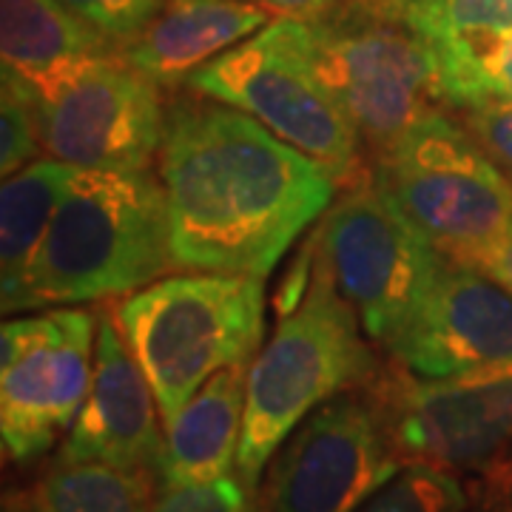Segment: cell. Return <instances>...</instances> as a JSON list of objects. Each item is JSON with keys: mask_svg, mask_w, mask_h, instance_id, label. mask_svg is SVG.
<instances>
[{"mask_svg": "<svg viewBox=\"0 0 512 512\" xmlns=\"http://www.w3.org/2000/svg\"><path fill=\"white\" fill-rule=\"evenodd\" d=\"M157 180L174 268L259 279L328 211L339 185L308 154L217 100L168 114Z\"/></svg>", "mask_w": 512, "mask_h": 512, "instance_id": "1", "label": "cell"}, {"mask_svg": "<svg viewBox=\"0 0 512 512\" xmlns=\"http://www.w3.org/2000/svg\"><path fill=\"white\" fill-rule=\"evenodd\" d=\"M168 268L174 254L160 180L77 168L29 282V311L131 296Z\"/></svg>", "mask_w": 512, "mask_h": 512, "instance_id": "2", "label": "cell"}, {"mask_svg": "<svg viewBox=\"0 0 512 512\" xmlns=\"http://www.w3.org/2000/svg\"><path fill=\"white\" fill-rule=\"evenodd\" d=\"M379 373L367 333L339 293L313 242L308 288L279 313L276 330L256 353L245 382V424L237 473L254 490L293 430L339 393Z\"/></svg>", "mask_w": 512, "mask_h": 512, "instance_id": "3", "label": "cell"}, {"mask_svg": "<svg viewBox=\"0 0 512 512\" xmlns=\"http://www.w3.org/2000/svg\"><path fill=\"white\" fill-rule=\"evenodd\" d=\"M120 333L148 376L163 421L231 365H251L265 325L259 276L188 271L163 276L114 308Z\"/></svg>", "mask_w": 512, "mask_h": 512, "instance_id": "4", "label": "cell"}, {"mask_svg": "<svg viewBox=\"0 0 512 512\" xmlns=\"http://www.w3.org/2000/svg\"><path fill=\"white\" fill-rule=\"evenodd\" d=\"M271 29L376 157L439 109L436 52L404 20L362 9L333 20L276 18Z\"/></svg>", "mask_w": 512, "mask_h": 512, "instance_id": "5", "label": "cell"}, {"mask_svg": "<svg viewBox=\"0 0 512 512\" xmlns=\"http://www.w3.org/2000/svg\"><path fill=\"white\" fill-rule=\"evenodd\" d=\"M373 180L450 262L470 265L512 225V183L441 109L384 151Z\"/></svg>", "mask_w": 512, "mask_h": 512, "instance_id": "6", "label": "cell"}, {"mask_svg": "<svg viewBox=\"0 0 512 512\" xmlns=\"http://www.w3.org/2000/svg\"><path fill=\"white\" fill-rule=\"evenodd\" d=\"M313 242L367 339L384 348L410 322L444 262L376 180H353Z\"/></svg>", "mask_w": 512, "mask_h": 512, "instance_id": "7", "label": "cell"}, {"mask_svg": "<svg viewBox=\"0 0 512 512\" xmlns=\"http://www.w3.org/2000/svg\"><path fill=\"white\" fill-rule=\"evenodd\" d=\"M97 313L46 308L3 322L0 439L6 461H32L72 430L89 393Z\"/></svg>", "mask_w": 512, "mask_h": 512, "instance_id": "8", "label": "cell"}, {"mask_svg": "<svg viewBox=\"0 0 512 512\" xmlns=\"http://www.w3.org/2000/svg\"><path fill=\"white\" fill-rule=\"evenodd\" d=\"M43 151L86 171H148L168 114L160 83L123 55L94 57L35 94Z\"/></svg>", "mask_w": 512, "mask_h": 512, "instance_id": "9", "label": "cell"}, {"mask_svg": "<svg viewBox=\"0 0 512 512\" xmlns=\"http://www.w3.org/2000/svg\"><path fill=\"white\" fill-rule=\"evenodd\" d=\"M191 92L245 111L279 140L308 154L336 183L359 180V134L313 74L276 37L271 23L202 66Z\"/></svg>", "mask_w": 512, "mask_h": 512, "instance_id": "10", "label": "cell"}, {"mask_svg": "<svg viewBox=\"0 0 512 512\" xmlns=\"http://www.w3.org/2000/svg\"><path fill=\"white\" fill-rule=\"evenodd\" d=\"M404 467L370 393H339L276 450L262 512H356Z\"/></svg>", "mask_w": 512, "mask_h": 512, "instance_id": "11", "label": "cell"}, {"mask_svg": "<svg viewBox=\"0 0 512 512\" xmlns=\"http://www.w3.org/2000/svg\"><path fill=\"white\" fill-rule=\"evenodd\" d=\"M402 461L450 473L487 470L512 444V370L458 379H419L407 370L367 382Z\"/></svg>", "mask_w": 512, "mask_h": 512, "instance_id": "12", "label": "cell"}, {"mask_svg": "<svg viewBox=\"0 0 512 512\" xmlns=\"http://www.w3.org/2000/svg\"><path fill=\"white\" fill-rule=\"evenodd\" d=\"M387 353L419 379L510 373L512 293L473 265L444 259Z\"/></svg>", "mask_w": 512, "mask_h": 512, "instance_id": "13", "label": "cell"}, {"mask_svg": "<svg viewBox=\"0 0 512 512\" xmlns=\"http://www.w3.org/2000/svg\"><path fill=\"white\" fill-rule=\"evenodd\" d=\"M160 419L157 396L114 313L100 311L92 384L57 458L157 470L165 441Z\"/></svg>", "mask_w": 512, "mask_h": 512, "instance_id": "14", "label": "cell"}, {"mask_svg": "<svg viewBox=\"0 0 512 512\" xmlns=\"http://www.w3.org/2000/svg\"><path fill=\"white\" fill-rule=\"evenodd\" d=\"M268 23L271 12L248 0H163L157 18L123 46V57L160 86H174Z\"/></svg>", "mask_w": 512, "mask_h": 512, "instance_id": "15", "label": "cell"}, {"mask_svg": "<svg viewBox=\"0 0 512 512\" xmlns=\"http://www.w3.org/2000/svg\"><path fill=\"white\" fill-rule=\"evenodd\" d=\"M248 367L231 365L220 370L183 404L174 419L165 421L163 453L157 464L163 490L231 476L245 424Z\"/></svg>", "mask_w": 512, "mask_h": 512, "instance_id": "16", "label": "cell"}, {"mask_svg": "<svg viewBox=\"0 0 512 512\" xmlns=\"http://www.w3.org/2000/svg\"><path fill=\"white\" fill-rule=\"evenodd\" d=\"M114 40L60 0H0L3 72L40 94L94 57L114 55Z\"/></svg>", "mask_w": 512, "mask_h": 512, "instance_id": "17", "label": "cell"}, {"mask_svg": "<svg viewBox=\"0 0 512 512\" xmlns=\"http://www.w3.org/2000/svg\"><path fill=\"white\" fill-rule=\"evenodd\" d=\"M74 165L52 157L35 160L18 174L3 177L0 188V279H3V311H29V282L49 228L72 183Z\"/></svg>", "mask_w": 512, "mask_h": 512, "instance_id": "18", "label": "cell"}, {"mask_svg": "<svg viewBox=\"0 0 512 512\" xmlns=\"http://www.w3.org/2000/svg\"><path fill=\"white\" fill-rule=\"evenodd\" d=\"M154 476L157 470L57 458L29 498L35 512H151Z\"/></svg>", "mask_w": 512, "mask_h": 512, "instance_id": "19", "label": "cell"}, {"mask_svg": "<svg viewBox=\"0 0 512 512\" xmlns=\"http://www.w3.org/2000/svg\"><path fill=\"white\" fill-rule=\"evenodd\" d=\"M439 60L441 103L467 111L487 100L512 103V32L430 46Z\"/></svg>", "mask_w": 512, "mask_h": 512, "instance_id": "20", "label": "cell"}, {"mask_svg": "<svg viewBox=\"0 0 512 512\" xmlns=\"http://www.w3.org/2000/svg\"><path fill=\"white\" fill-rule=\"evenodd\" d=\"M402 20L430 46L504 35L512 32V0H407Z\"/></svg>", "mask_w": 512, "mask_h": 512, "instance_id": "21", "label": "cell"}, {"mask_svg": "<svg viewBox=\"0 0 512 512\" xmlns=\"http://www.w3.org/2000/svg\"><path fill=\"white\" fill-rule=\"evenodd\" d=\"M467 507L470 493L456 473L424 461H407L356 512H467Z\"/></svg>", "mask_w": 512, "mask_h": 512, "instance_id": "22", "label": "cell"}, {"mask_svg": "<svg viewBox=\"0 0 512 512\" xmlns=\"http://www.w3.org/2000/svg\"><path fill=\"white\" fill-rule=\"evenodd\" d=\"M0 103V171L3 177H12L20 168L35 163L37 154L43 151L40 117L35 94L15 74L3 72Z\"/></svg>", "mask_w": 512, "mask_h": 512, "instance_id": "23", "label": "cell"}, {"mask_svg": "<svg viewBox=\"0 0 512 512\" xmlns=\"http://www.w3.org/2000/svg\"><path fill=\"white\" fill-rule=\"evenodd\" d=\"M151 512H259L251 490L239 476H222L205 484L163 490Z\"/></svg>", "mask_w": 512, "mask_h": 512, "instance_id": "24", "label": "cell"}, {"mask_svg": "<svg viewBox=\"0 0 512 512\" xmlns=\"http://www.w3.org/2000/svg\"><path fill=\"white\" fill-rule=\"evenodd\" d=\"M60 3H66L74 15L89 20L94 29H100L103 35L123 46L140 35L163 9V0H60Z\"/></svg>", "mask_w": 512, "mask_h": 512, "instance_id": "25", "label": "cell"}, {"mask_svg": "<svg viewBox=\"0 0 512 512\" xmlns=\"http://www.w3.org/2000/svg\"><path fill=\"white\" fill-rule=\"evenodd\" d=\"M461 126L470 131L481 151L498 165V171L512 183V103L487 100L481 106L461 111Z\"/></svg>", "mask_w": 512, "mask_h": 512, "instance_id": "26", "label": "cell"}, {"mask_svg": "<svg viewBox=\"0 0 512 512\" xmlns=\"http://www.w3.org/2000/svg\"><path fill=\"white\" fill-rule=\"evenodd\" d=\"M470 265L484 271L487 276H493L498 285H504L512 293V225L495 239L487 251H481Z\"/></svg>", "mask_w": 512, "mask_h": 512, "instance_id": "27", "label": "cell"}, {"mask_svg": "<svg viewBox=\"0 0 512 512\" xmlns=\"http://www.w3.org/2000/svg\"><path fill=\"white\" fill-rule=\"evenodd\" d=\"M248 3L265 6L268 12H279V18L296 20L325 18L330 9L336 6V0H248Z\"/></svg>", "mask_w": 512, "mask_h": 512, "instance_id": "28", "label": "cell"}, {"mask_svg": "<svg viewBox=\"0 0 512 512\" xmlns=\"http://www.w3.org/2000/svg\"><path fill=\"white\" fill-rule=\"evenodd\" d=\"M407 0H365V6L370 12H379V15H387V18H399L402 20V9Z\"/></svg>", "mask_w": 512, "mask_h": 512, "instance_id": "29", "label": "cell"}, {"mask_svg": "<svg viewBox=\"0 0 512 512\" xmlns=\"http://www.w3.org/2000/svg\"><path fill=\"white\" fill-rule=\"evenodd\" d=\"M3 512H35L32 510V498L29 493H6L3 498Z\"/></svg>", "mask_w": 512, "mask_h": 512, "instance_id": "30", "label": "cell"}]
</instances>
